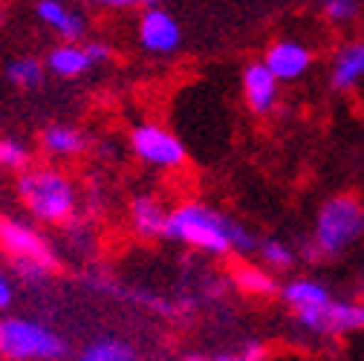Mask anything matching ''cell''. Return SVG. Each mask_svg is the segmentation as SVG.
<instances>
[{
    "mask_svg": "<svg viewBox=\"0 0 364 361\" xmlns=\"http://www.w3.org/2000/svg\"><path fill=\"white\" fill-rule=\"evenodd\" d=\"M165 240L203 257L225 260V257H252L260 237L249 225L237 222L235 217L203 200H182L171 205Z\"/></svg>",
    "mask_w": 364,
    "mask_h": 361,
    "instance_id": "obj_1",
    "label": "cell"
},
{
    "mask_svg": "<svg viewBox=\"0 0 364 361\" xmlns=\"http://www.w3.org/2000/svg\"><path fill=\"white\" fill-rule=\"evenodd\" d=\"M18 203L43 229H67L81 217V188L61 162H32L15 179Z\"/></svg>",
    "mask_w": 364,
    "mask_h": 361,
    "instance_id": "obj_2",
    "label": "cell"
},
{
    "mask_svg": "<svg viewBox=\"0 0 364 361\" xmlns=\"http://www.w3.org/2000/svg\"><path fill=\"white\" fill-rule=\"evenodd\" d=\"M364 240V200L355 194H333L315 211L312 229L304 240L301 260L333 263Z\"/></svg>",
    "mask_w": 364,
    "mask_h": 361,
    "instance_id": "obj_3",
    "label": "cell"
},
{
    "mask_svg": "<svg viewBox=\"0 0 364 361\" xmlns=\"http://www.w3.org/2000/svg\"><path fill=\"white\" fill-rule=\"evenodd\" d=\"M0 254L26 286H41L61 272L58 249L35 220L0 214Z\"/></svg>",
    "mask_w": 364,
    "mask_h": 361,
    "instance_id": "obj_4",
    "label": "cell"
},
{
    "mask_svg": "<svg viewBox=\"0 0 364 361\" xmlns=\"http://www.w3.org/2000/svg\"><path fill=\"white\" fill-rule=\"evenodd\" d=\"M0 361H73V347L53 324L32 315H0Z\"/></svg>",
    "mask_w": 364,
    "mask_h": 361,
    "instance_id": "obj_5",
    "label": "cell"
},
{
    "mask_svg": "<svg viewBox=\"0 0 364 361\" xmlns=\"http://www.w3.org/2000/svg\"><path fill=\"white\" fill-rule=\"evenodd\" d=\"M127 151L145 168L159 173H179L188 165V151L176 133L159 122H139L127 133Z\"/></svg>",
    "mask_w": 364,
    "mask_h": 361,
    "instance_id": "obj_6",
    "label": "cell"
},
{
    "mask_svg": "<svg viewBox=\"0 0 364 361\" xmlns=\"http://www.w3.org/2000/svg\"><path fill=\"white\" fill-rule=\"evenodd\" d=\"M295 324L315 338H344L353 333H364V301L358 298H330L327 303L309 312L292 315Z\"/></svg>",
    "mask_w": 364,
    "mask_h": 361,
    "instance_id": "obj_7",
    "label": "cell"
},
{
    "mask_svg": "<svg viewBox=\"0 0 364 361\" xmlns=\"http://www.w3.org/2000/svg\"><path fill=\"white\" fill-rule=\"evenodd\" d=\"M43 61H47L50 75L61 81H78L81 75L93 72L96 67L110 64L113 50L105 41H58Z\"/></svg>",
    "mask_w": 364,
    "mask_h": 361,
    "instance_id": "obj_8",
    "label": "cell"
},
{
    "mask_svg": "<svg viewBox=\"0 0 364 361\" xmlns=\"http://www.w3.org/2000/svg\"><path fill=\"white\" fill-rule=\"evenodd\" d=\"M136 43L151 58H171L182 47L179 21L159 4L136 12Z\"/></svg>",
    "mask_w": 364,
    "mask_h": 361,
    "instance_id": "obj_9",
    "label": "cell"
},
{
    "mask_svg": "<svg viewBox=\"0 0 364 361\" xmlns=\"http://www.w3.org/2000/svg\"><path fill=\"white\" fill-rule=\"evenodd\" d=\"M168 214H171V205L156 191H139L124 205V225L136 240H145V243L165 240Z\"/></svg>",
    "mask_w": 364,
    "mask_h": 361,
    "instance_id": "obj_10",
    "label": "cell"
},
{
    "mask_svg": "<svg viewBox=\"0 0 364 361\" xmlns=\"http://www.w3.org/2000/svg\"><path fill=\"white\" fill-rule=\"evenodd\" d=\"M281 81L272 75V70L263 61H252L240 72V96L252 116L269 119L281 104Z\"/></svg>",
    "mask_w": 364,
    "mask_h": 361,
    "instance_id": "obj_11",
    "label": "cell"
},
{
    "mask_svg": "<svg viewBox=\"0 0 364 361\" xmlns=\"http://www.w3.org/2000/svg\"><path fill=\"white\" fill-rule=\"evenodd\" d=\"M260 61L272 70V75H275L281 84H292V81H301L312 70L315 53H312V47H306V43L298 38H278L263 50Z\"/></svg>",
    "mask_w": 364,
    "mask_h": 361,
    "instance_id": "obj_12",
    "label": "cell"
},
{
    "mask_svg": "<svg viewBox=\"0 0 364 361\" xmlns=\"http://www.w3.org/2000/svg\"><path fill=\"white\" fill-rule=\"evenodd\" d=\"M327 81L333 93H353L364 84V38H347L333 50Z\"/></svg>",
    "mask_w": 364,
    "mask_h": 361,
    "instance_id": "obj_13",
    "label": "cell"
},
{
    "mask_svg": "<svg viewBox=\"0 0 364 361\" xmlns=\"http://www.w3.org/2000/svg\"><path fill=\"white\" fill-rule=\"evenodd\" d=\"M87 148H90L87 133L75 124H67V122H53L38 133V151L50 162L67 165L73 159H81L87 153Z\"/></svg>",
    "mask_w": 364,
    "mask_h": 361,
    "instance_id": "obj_14",
    "label": "cell"
},
{
    "mask_svg": "<svg viewBox=\"0 0 364 361\" xmlns=\"http://www.w3.org/2000/svg\"><path fill=\"white\" fill-rule=\"evenodd\" d=\"M35 18L58 41H84L87 32H90V23H87L84 12L75 9L70 0H38Z\"/></svg>",
    "mask_w": 364,
    "mask_h": 361,
    "instance_id": "obj_15",
    "label": "cell"
},
{
    "mask_svg": "<svg viewBox=\"0 0 364 361\" xmlns=\"http://www.w3.org/2000/svg\"><path fill=\"white\" fill-rule=\"evenodd\" d=\"M229 286L235 292H240L243 298H252V301H269V298H278V275L269 272L266 266H260L257 260H249V257H237L232 272H229Z\"/></svg>",
    "mask_w": 364,
    "mask_h": 361,
    "instance_id": "obj_16",
    "label": "cell"
},
{
    "mask_svg": "<svg viewBox=\"0 0 364 361\" xmlns=\"http://www.w3.org/2000/svg\"><path fill=\"white\" fill-rule=\"evenodd\" d=\"M278 298L292 315H298V312H309L315 306L327 303L333 298V292H330V286L324 281H318L312 275H292V278H287L281 284Z\"/></svg>",
    "mask_w": 364,
    "mask_h": 361,
    "instance_id": "obj_17",
    "label": "cell"
},
{
    "mask_svg": "<svg viewBox=\"0 0 364 361\" xmlns=\"http://www.w3.org/2000/svg\"><path fill=\"white\" fill-rule=\"evenodd\" d=\"M73 361H145V355L124 335H96L73 352Z\"/></svg>",
    "mask_w": 364,
    "mask_h": 361,
    "instance_id": "obj_18",
    "label": "cell"
},
{
    "mask_svg": "<svg viewBox=\"0 0 364 361\" xmlns=\"http://www.w3.org/2000/svg\"><path fill=\"white\" fill-rule=\"evenodd\" d=\"M252 257L275 275H289L301 263V252L295 246H289L287 240H281V237H260Z\"/></svg>",
    "mask_w": 364,
    "mask_h": 361,
    "instance_id": "obj_19",
    "label": "cell"
},
{
    "mask_svg": "<svg viewBox=\"0 0 364 361\" xmlns=\"http://www.w3.org/2000/svg\"><path fill=\"white\" fill-rule=\"evenodd\" d=\"M47 75H50L47 61H41L35 55H21V58L9 61V67H6V78L18 90H38L47 81Z\"/></svg>",
    "mask_w": 364,
    "mask_h": 361,
    "instance_id": "obj_20",
    "label": "cell"
},
{
    "mask_svg": "<svg viewBox=\"0 0 364 361\" xmlns=\"http://www.w3.org/2000/svg\"><path fill=\"white\" fill-rule=\"evenodd\" d=\"M32 162H35V151L29 148V142L9 136V133H0V171L18 176Z\"/></svg>",
    "mask_w": 364,
    "mask_h": 361,
    "instance_id": "obj_21",
    "label": "cell"
},
{
    "mask_svg": "<svg viewBox=\"0 0 364 361\" xmlns=\"http://www.w3.org/2000/svg\"><path fill=\"white\" fill-rule=\"evenodd\" d=\"M361 0H321V18L333 29H353L361 21Z\"/></svg>",
    "mask_w": 364,
    "mask_h": 361,
    "instance_id": "obj_22",
    "label": "cell"
},
{
    "mask_svg": "<svg viewBox=\"0 0 364 361\" xmlns=\"http://www.w3.org/2000/svg\"><path fill=\"white\" fill-rule=\"evenodd\" d=\"M87 6H93L99 12H113V15H122V12H142L148 6H159L162 0H84Z\"/></svg>",
    "mask_w": 364,
    "mask_h": 361,
    "instance_id": "obj_23",
    "label": "cell"
},
{
    "mask_svg": "<svg viewBox=\"0 0 364 361\" xmlns=\"http://www.w3.org/2000/svg\"><path fill=\"white\" fill-rule=\"evenodd\" d=\"M263 355H266V347L257 341H249L240 350H225V352L211 355V361H263Z\"/></svg>",
    "mask_w": 364,
    "mask_h": 361,
    "instance_id": "obj_24",
    "label": "cell"
},
{
    "mask_svg": "<svg viewBox=\"0 0 364 361\" xmlns=\"http://www.w3.org/2000/svg\"><path fill=\"white\" fill-rule=\"evenodd\" d=\"M15 295H18V289H15V278L6 272L4 266H0V315L12 309Z\"/></svg>",
    "mask_w": 364,
    "mask_h": 361,
    "instance_id": "obj_25",
    "label": "cell"
},
{
    "mask_svg": "<svg viewBox=\"0 0 364 361\" xmlns=\"http://www.w3.org/2000/svg\"><path fill=\"white\" fill-rule=\"evenodd\" d=\"M173 361H211V355H205L200 350H186V352H179Z\"/></svg>",
    "mask_w": 364,
    "mask_h": 361,
    "instance_id": "obj_26",
    "label": "cell"
},
{
    "mask_svg": "<svg viewBox=\"0 0 364 361\" xmlns=\"http://www.w3.org/2000/svg\"><path fill=\"white\" fill-rule=\"evenodd\" d=\"M4 21H6V12H4V6H0V26H4Z\"/></svg>",
    "mask_w": 364,
    "mask_h": 361,
    "instance_id": "obj_27",
    "label": "cell"
},
{
    "mask_svg": "<svg viewBox=\"0 0 364 361\" xmlns=\"http://www.w3.org/2000/svg\"><path fill=\"white\" fill-rule=\"evenodd\" d=\"M361 301H364V298H361Z\"/></svg>",
    "mask_w": 364,
    "mask_h": 361,
    "instance_id": "obj_28",
    "label": "cell"
}]
</instances>
